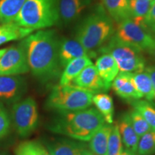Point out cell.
Listing matches in <instances>:
<instances>
[{"mask_svg": "<svg viewBox=\"0 0 155 155\" xmlns=\"http://www.w3.org/2000/svg\"><path fill=\"white\" fill-rule=\"evenodd\" d=\"M101 53H108L114 58L119 72L137 73L144 71L146 60L142 51L121 42L113 35L105 46L99 49Z\"/></svg>", "mask_w": 155, "mask_h": 155, "instance_id": "cell-6", "label": "cell"}, {"mask_svg": "<svg viewBox=\"0 0 155 155\" xmlns=\"http://www.w3.org/2000/svg\"><path fill=\"white\" fill-rule=\"evenodd\" d=\"M113 125L106 123L97 130L88 141V149L94 155H106L109 136Z\"/></svg>", "mask_w": 155, "mask_h": 155, "instance_id": "cell-18", "label": "cell"}, {"mask_svg": "<svg viewBox=\"0 0 155 155\" xmlns=\"http://www.w3.org/2000/svg\"><path fill=\"white\" fill-rule=\"evenodd\" d=\"M144 24L147 27L155 24V0H152L148 14L144 19Z\"/></svg>", "mask_w": 155, "mask_h": 155, "instance_id": "cell-32", "label": "cell"}, {"mask_svg": "<svg viewBox=\"0 0 155 155\" xmlns=\"http://www.w3.org/2000/svg\"><path fill=\"white\" fill-rule=\"evenodd\" d=\"M147 28L146 25L139 24L129 18L119 23L114 35L129 45L142 52L147 51L155 42V38Z\"/></svg>", "mask_w": 155, "mask_h": 155, "instance_id": "cell-8", "label": "cell"}, {"mask_svg": "<svg viewBox=\"0 0 155 155\" xmlns=\"http://www.w3.org/2000/svg\"><path fill=\"white\" fill-rule=\"evenodd\" d=\"M133 108L144 118L152 129L155 130V106L150 101L144 100L134 101Z\"/></svg>", "mask_w": 155, "mask_h": 155, "instance_id": "cell-27", "label": "cell"}, {"mask_svg": "<svg viewBox=\"0 0 155 155\" xmlns=\"http://www.w3.org/2000/svg\"><path fill=\"white\" fill-rule=\"evenodd\" d=\"M114 24L111 18L103 11L88 15L81 23L75 33V39L90 53L97 56L96 50L102 47L113 36Z\"/></svg>", "mask_w": 155, "mask_h": 155, "instance_id": "cell-3", "label": "cell"}, {"mask_svg": "<svg viewBox=\"0 0 155 155\" xmlns=\"http://www.w3.org/2000/svg\"><path fill=\"white\" fill-rule=\"evenodd\" d=\"M144 71L150 75L154 88V101H155V65H152L145 68Z\"/></svg>", "mask_w": 155, "mask_h": 155, "instance_id": "cell-33", "label": "cell"}, {"mask_svg": "<svg viewBox=\"0 0 155 155\" xmlns=\"http://www.w3.org/2000/svg\"><path fill=\"white\" fill-rule=\"evenodd\" d=\"M27 0H0V22H13Z\"/></svg>", "mask_w": 155, "mask_h": 155, "instance_id": "cell-23", "label": "cell"}, {"mask_svg": "<svg viewBox=\"0 0 155 155\" xmlns=\"http://www.w3.org/2000/svg\"><path fill=\"white\" fill-rule=\"evenodd\" d=\"M27 90L24 78L19 75L0 76V102L15 104L20 101Z\"/></svg>", "mask_w": 155, "mask_h": 155, "instance_id": "cell-10", "label": "cell"}, {"mask_svg": "<svg viewBox=\"0 0 155 155\" xmlns=\"http://www.w3.org/2000/svg\"><path fill=\"white\" fill-rule=\"evenodd\" d=\"M120 155H137V154L134 152H131V151L124 150V152H122Z\"/></svg>", "mask_w": 155, "mask_h": 155, "instance_id": "cell-35", "label": "cell"}, {"mask_svg": "<svg viewBox=\"0 0 155 155\" xmlns=\"http://www.w3.org/2000/svg\"><path fill=\"white\" fill-rule=\"evenodd\" d=\"M81 57L91 58L90 53L76 39L63 38L60 40L59 60L61 67H65L70 61Z\"/></svg>", "mask_w": 155, "mask_h": 155, "instance_id": "cell-14", "label": "cell"}, {"mask_svg": "<svg viewBox=\"0 0 155 155\" xmlns=\"http://www.w3.org/2000/svg\"><path fill=\"white\" fill-rule=\"evenodd\" d=\"M0 155H10V154L5 152H3V151H0Z\"/></svg>", "mask_w": 155, "mask_h": 155, "instance_id": "cell-38", "label": "cell"}, {"mask_svg": "<svg viewBox=\"0 0 155 155\" xmlns=\"http://www.w3.org/2000/svg\"><path fill=\"white\" fill-rule=\"evenodd\" d=\"M88 0H59L60 19L69 24L77 18L87 7Z\"/></svg>", "mask_w": 155, "mask_h": 155, "instance_id": "cell-17", "label": "cell"}, {"mask_svg": "<svg viewBox=\"0 0 155 155\" xmlns=\"http://www.w3.org/2000/svg\"><path fill=\"white\" fill-rule=\"evenodd\" d=\"M104 124L105 120L98 110L88 107L78 111L57 112L48 128L53 133L87 142Z\"/></svg>", "mask_w": 155, "mask_h": 155, "instance_id": "cell-2", "label": "cell"}, {"mask_svg": "<svg viewBox=\"0 0 155 155\" xmlns=\"http://www.w3.org/2000/svg\"><path fill=\"white\" fill-rule=\"evenodd\" d=\"M133 81L135 87L142 98L148 101H154V88L151 78L145 71L133 73Z\"/></svg>", "mask_w": 155, "mask_h": 155, "instance_id": "cell-24", "label": "cell"}, {"mask_svg": "<svg viewBox=\"0 0 155 155\" xmlns=\"http://www.w3.org/2000/svg\"><path fill=\"white\" fill-rule=\"evenodd\" d=\"M29 71L26 51L22 43L7 48L0 58V76L21 75Z\"/></svg>", "mask_w": 155, "mask_h": 155, "instance_id": "cell-9", "label": "cell"}, {"mask_svg": "<svg viewBox=\"0 0 155 155\" xmlns=\"http://www.w3.org/2000/svg\"><path fill=\"white\" fill-rule=\"evenodd\" d=\"M149 28H150V30H151V31H152V32L154 35V36H155V24L151 25V26L149 27ZM154 38H155V37H154Z\"/></svg>", "mask_w": 155, "mask_h": 155, "instance_id": "cell-36", "label": "cell"}, {"mask_svg": "<svg viewBox=\"0 0 155 155\" xmlns=\"http://www.w3.org/2000/svg\"><path fill=\"white\" fill-rule=\"evenodd\" d=\"M7 49V48H3V49H0V58H1L2 56L4 55V53H5Z\"/></svg>", "mask_w": 155, "mask_h": 155, "instance_id": "cell-37", "label": "cell"}, {"mask_svg": "<svg viewBox=\"0 0 155 155\" xmlns=\"http://www.w3.org/2000/svg\"><path fill=\"white\" fill-rule=\"evenodd\" d=\"M108 16L116 22L131 18L129 0H101Z\"/></svg>", "mask_w": 155, "mask_h": 155, "instance_id": "cell-20", "label": "cell"}, {"mask_svg": "<svg viewBox=\"0 0 155 155\" xmlns=\"http://www.w3.org/2000/svg\"><path fill=\"white\" fill-rule=\"evenodd\" d=\"M32 32L33 30L22 28L14 22L2 24L0 26V45L12 40L26 38Z\"/></svg>", "mask_w": 155, "mask_h": 155, "instance_id": "cell-22", "label": "cell"}, {"mask_svg": "<svg viewBox=\"0 0 155 155\" xmlns=\"http://www.w3.org/2000/svg\"><path fill=\"white\" fill-rule=\"evenodd\" d=\"M124 150L117 124L113 125L111 134L108 139L106 155H120Z\"/></svg>", "mask_w": 155, "mask_h": 155, "instance_id": "cell-29", "label": "cell"}, {"mask_svg": "<svg viewBox=\"0 0 155 155\" xmlns=\"http://www.w3.org/2000/svg\"><path fill=\"white\" fill-rule=\"evenodd\" d=\"M15 155H50L45 146L38 141H24L17 145Z\"/></svg>", "mask_w": 155, "mask_h": 155, "instance_id": "cell-26", "label": "cell"}, {"mask_svg": "<svg viewBox=\"0 0 155 155\" xmlns=\"http://www.w3.org/2000/svg\"><path fill=\"white\" fill-rule=\"evenodd\" d=\"M12 119L17 133L27 137L35 130L38 124V105L32 97H28L13 104Z\"/></svg>", "mask_w": 155, "mask_h": 155, "instance_id": "cell-7", "label": "cell"}, {"mask_svg": "<svg viewBox=\"0 0 155 155\" xmlns=\"http://www.w3.org/2000/svg\"><path fill=\"white\" fill-rule=\"evenodd\" d=\"M26 51L30 71L42 82L59 76L60 40L55 30H39L26 37L21 42Z\"/></svg>", "mask_w": 155, "mask_h": 155, "instance_id": "cell-1", "label": "cell"}, {"mask_svg": "<svg viewBox=\"0 0 155 155\" xmlns=\"http://www.w3.org/2000/svg\"><path fill=\"white\" fill-rule=\"evenodd\" d=\"M92 104L101 114L106 123L112 124L114 116V106L113 99L109 95L105 93L95 94L92 98Z\"/></svg>", "mask_w": 155, "mask_h": 155, "instance_id": "cell-21", "label": "cell"}, {"mask_svg": "<svg viewBox=\"0 0 155 155\" xmlns=\"http://www.w3.org/2000/svg\"><path fill=\"white\" fill-rule=\"evenodd\" d=\"M94 94L91 91L72 84H58L52 88L46 101V107L55 112L85 109L92 105Z\"/></svg>", "mask_w": 155, "mask_h": 155, "instance_id": "cell-5", "label": "cell"}, {"mask_svg": "<svg viewBox=\"0 0 155 155\" xmlns=\"http://www.w3.org/2000/svg\"><path fill=\"white\" fill-rule=\"evenodd\" d=\"M116 124L125 150L137 153L139 137L131 125L129 113L122 114Z\"/></svg>", "mask_w": 155, "mask_h": 155, "instance_id": "cell-15", "label": "cell"}, {"mask_svg": "<svg viewBox=\"0 0 155 155\" xmlns=\"http://www.w3.org/2000/svg\"><path fill=\"white\" fill-rule=\"evenodd\" d=\"M71 84L91 91L94 94L106 91L111 87L102 80L94 64L85 68Z\"/></svg>", "mask_w": 155, "mask_h": 155, "instance_id": "cell-12", "label": "cell"}, {"mask_svg": "<svg viewBox=\"0 0 155 155\" xmlns=\"http://www.w3.org/2000/svg\"><path fill=\"white\" fill-rule=\"evenodd\" d=\"M152 2V0H129L131 19L135 22L146 25L144 19L148 14Z\"/></svg>", "mask_w": 155, "mask_h": 155, "instance_id": "cell-25", "label": "cell"}, {"mask_svg": "<svg viewBox=\"0 0 155 155\" xmlns=\"http://www.w3.org/2000/svg\"><path fill=\"white\" fill-rule=\"evenodd\" d=\"M89 155H94V154H93L92 153H91V154H89Z\"/></svg>", "mask_w": 155, "mask_h": 155, "instance_id": "cell-39", "label": "cell"}, {"mask_svg": "<svg viewBox=\"0 0 155 155\" xmlns=\"http://www.w3.org/2000/svg\"><path fill=\"white\" fill-rule=\"evenodd\" d=\"M92 64L91 58L89 57L78 58L70 61L64 67L65 68L61 73L59 84L62 86L71 84L85 68Z\"/></svg>", "mask_w": 155, "mask_h": 155, "instance_id": "cell-19", "label": "cell"}, {"mask_svg": "<svg viewBox=\"0 0 155 155\" xmlns=\"http://www.w3.org/2000/svg\"><path fill=\"white\" fill-rule=\"evenodd\" d=\"M137 155H153L155 154V130L151 129L139 137Z\"/></svg>", "mask_w": 155, "mask_h": 155, "instance_id": "cell-28", "label": "cell"}, {"mask_svg": "<svg viewBox=\"0 0 155 155\" xmlns=\"http://www.w3.org/2000/svg\"><path fill=\"white\" fill-rule=\"evenodd\" d=\"M129 116L131 125L139 137L152 129L143 116L135 108H133V109L129 112Z\"/></svg>", "mask_w": 155, "mask_h": 155, "instance_id": "cell-30", "label": "cell"}, {"mask_svg": "<svg viewBox=\"0 0 155 155\" xmlns=\"http://www.w3.org/2000/svg\"><path fill=\"white\" fill-rule=\"evenodd\" d=\"M95 67L102 80L110 86L119 73L117 63L108 53H102L98 56L95 63Z\"/></svg>", "mask_w": 155, "mask_h": 155, "instance_id": "cell-16", "label": "cell"}, {"mask_svg": "<svg viewBox=\"0 0 155 155\" xmlns=\"http://www.w3.org/2000/svg\"><path fill=\"white\" fill-rule=\"evenodd\" d=\"M59 0H27L14 22L32 30L57 25L60 19Z\"/></svg>", "mask_w": 155, "mask_h": 155, "instance_id": "cell-4", "label": "cell"}, {"mask_svg": "<svg viewBox=\"0 0 155 155\" xmlns=\"http://www.w3.org/2000/svg\"><path fill=\"white\" fill-rule=\"evenodd\" d=\"M11 119L2 103L0 102V139L8 134L10 130Z\"/></svg>", "mask_w": 155, "mask_h": 155, "instance_id": "cell-31", "label": "cell"}, {"mask_svg": "<svg viewBox=\"0 0 155 155\" xmlns=\"http://www.w3.org/2000/svg\"><path fill=\"white\" fill-rule=\"evenodd\" d=\"M147 52L149 54H150L151 57H152L153 59H154L155 61V42H154V45H153L152 47H151L150 49L147 50Z\"/></svg>", "mask_w": 155, "mask_h": 155, "instance_id": "cell-34", "label": "cell"}, {"mask_svg": "<svg viewBox=\"0 0 155 155\" xmlns=\"http://www.w3.org/2000/svg\"><path fill=\"white\" fill-rule=\"evenodd\" d=\"M111 86L115 94L123 99L137 101L142 98L136 88L131 73L119 72Z\"/></svg>", "mask_w": 155, "mask_h": 155, "instance_id": "cell-13", "label": "cell"}, {"mask_svg": "<svg viewBox=\"0 0 155 155\" xmlns=\"http://www.w3.org/2000/svg\"><path fill=\"white\" fill-rule=\"evenodd\" d=\"M50 155H89L88 144L71 138H59L48 141L45 144Z\"/></svg>", "mask_w": 155, "mask_h": 155, "instance_id": "cell-11", "label": "cell"}]
</instances>
